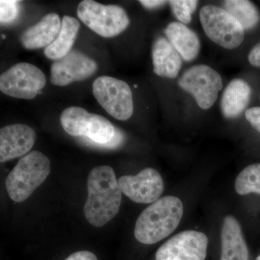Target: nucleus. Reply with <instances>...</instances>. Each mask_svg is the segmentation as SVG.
<instances>
[{"label": "nucleus", "instance_id": "obj_3", "mask_svg": "<svg viewBox=\"0 0 260 260\" xmlns=\"http://www.w3.org/2000/svg\"><path fill=\"white\" fill-rule=\"evenodd\" d=\"M50 174V160L44 153L34 150L19 160L8 174L6 189L10 198L16 203H22Z\"/></svg>", "mask_w": 260, "mask_h": 260}, {"label": "nucleus", "instance_id": "obj_22", "mask_svg": "<svg viewBox=\"0 0 260 260\" xmlns=\"http://www.w3.org/2000/svg\"><path fill=\"white\" fill-rule=\"evenodd\" d=\"M174 15L183 24L190 23L191 15L196 10L198 1L195 0H172L169 2Z\"/></svg>", "mask_w": 260, "mask_h": 260}, {"label": "nucleus", "instance_id": "obj_24", "mask_svg": "<svg viewBox=\"0 0 260 260\" xmlns=\"http://www.w3.org/2000/svg\"><path fill=\"white\" fill-rule=\"evenodd\" d=\"M245 116L251 126L260 133V107L248 109L246 111Z\"/></svg>", "mask_w": 260, "mask_h": 260}, {"label": "nucleus", "instance_id": "obj_7", "mask_svg": "<svg viewBox=\"0 0 260 260\" xmlns=\"http://www.w3.org/2000/svg\"><path fill=\"white\" fill-rule=\"evenodd\" d=\"M93 93L104 110L118 120H127L133 116V93L126 82L112 77H99L93 82Z\"/></svg>", "mask_w": 260, "mask_h": 260}, {"label": "nucleus", "instance_id": "obj_15", "mask_svg": "<svg viewBox=\"0 0 260 260\" xmlns=\"http://www.w3.org/2000/svg\"><path fill=\"white\" fill-rule=\"evenodd\" d=\"M220 260H249L242 228L234 217H225L221 229Z\"/></svg>", "mask_w": 260, "mask_h": 260}, {"label": "nucleus", "instance_id": "obj_18", "mask_svg": "<svg viewBox=\"0 0 260 260\" xmlns=\"http://www.w3.org/2000/svg\"><path fill=\"white\" fill-rule=\"evenodd\" d=\"M251 88L242 79H234L227 85L222 95L220 108L224 117L233 119L240 115L250 101Z\"/></svg>", "mask_w": 260, "mask_h": 260}, {"label": "nucleus", "instance_id": "obj_27", "mask_svg": "<svg viewBox=\"0 0 260 260\" xmlns=\"http://www.w3.org/2000/svg\"><path fill=\"white\" fill-rule=\"evenodd\" d=\"M167 3V2L160 1V0H142V1H140V4L144 6L145 8H148V9L159 8V7L162 6Z\"/></svg>", "mask_w": 260, "mask_h": 260}, {"label": "nucleus", "instance_id": "obj_4", "mask_svg": "<svg viewBox=\"0 0 260 260\" xmlns=\"http://www.w3.org/2000/svg\"><path fill=\"white\" fill-rule=\"evenodd\" d=\"M61 126L68 135L85 137L98 145L109 144L115 135L116 129L107 119L87 112L83 108L70 107L60 116Z\"/></svg>", "mask_w": 260, "mask_h": 260}, {"label": "nucleus", "instance_id": "obj_14", "mask_svg": "<svg viewBox=\"0 0 260 260\" xmlns=\"http://www.w3.org/2000/svg\"><path fill=\"white\" fill-rule=\"evenodd\" d=\"M61 26L59 15L49 13L20 35V44L28 50L47 48L55 41L60 32Z\"/></svg>", "mask_w": 260, "mask_h": 260}, {"label": "nucleus", "instance_id": "obj_2", "mask_svg": "<svg viewBox=\"0 0 260 260\" xmlns=\"http://www.w3.org/2000/svg\"><path fill=\"white\" fill-rule=\"evenodd\" d=\"M183 213L184 207L180 199L164 197L140 214L135 224V237L147 245L160 242L177 229Z\"/></svg>", "mask_w": 260, "mask_h": 260}, {"label": "nucleus", "instance_id": "obj_23", "mask_svg": "<svg viewBox=\"0 0 260 260\" xmlns=\"http://www.w3.org/2000/svg\"><path fill=\"white\" fill-rule=\"evenodd\" d=\"M20 2L14 0L0 1V21L1 23H10L14 21L20 12Z\"/></svg>", "mask_w": 260, "mask_h": 260}, {"label": "nucleus", "instance_id": "obj_16", "mask_svg": "<svg viewBox=\"0 0 260 260\" xmlns=\"http://www.w3.org/2000/svg\"><path fill=\"white\" fill-rule=\"evenodd\" d=\"M153 71L162 78L174 79L179 75L182 58L168 39L159 37L152 49Z\"/></svg>", "mask_w": 260, "mask_h": 260}, {"label": "nucleus", "instance_id": "obj_20", "mask_svg": "<svg viewBox=\"0 0 260 260\" xmlns=\"http://www.w3.org/2000/svg\"><path fill=\"white\" fill-rule=\"evenodd\" d=\"M224 10L234 17L245 30L254 28L260 20L255 5L248 0H226L223 2Z\"/></svg>", "mask_w": 260, "mask_h": 260}, {"label": "nucleus", "instance_id": "obj_19", "mask_svg": "<svg viewBox=\"0 0 260 260\" xmlns=\"http://www.w3.org/2000/svg\"><path fill=\"white\" fill-rule=\"evenodd\" d=\"M80 23L76 18L65 15L61 20L60 32L54 42L44 49V54L51 60H58L69 54L79 32Z\"/></svg>", "mask_w": 260, "mask_h": 260}, {"label": "nucleus", "instance_id": "obj_5", "mask_svg": "<svg viewBox=\"0 0 260 260\" xmlns=\"http://www.w3.org/2000/svg\"><path fill=\"white\" fill-rule=\"evenodd\" d=\"M78 18L89 28L104 38H112L126 30L129 18L125 10L115 5L84 0L77 10Z\"/></svg>", "mask_w": 260, "mask_h": 260}, {"label": "nucleus", "instance_id": "obj_25", "mask_svg": "<svg viewBox=\"0 0 260 260\" xmlns=\"http://www.w3.org/2000/svg\"><path fill=\"white\" fill-rule=\"evenodd\" d=\"M64 260H98L93 252L88 251H80L73 253Z\"/></svg>", "mask_w": 260, "mask_h": 260}, {"label": "nucleus", "instance_id": "obj_8", "mask_svg": "<svg viewBox=\"0 0 260 260\" xmlns=\"http://www.w3.org/2000/svg\"><path fill=\"white\" fill-rule=\"evenodd\" d=\"M178 84L183 90L191 94L198 105L204 110L213 107L219 91L223 88L220 74L205 64L194 65L186 70Z\"/></svg>", "mask_w": 260, "mask_h": 260}, {"label": "nucleus", "instance_id": "obj_28", "mask_svg": "<svg viewBox=\"0 0 260 260\" xmlns=\"http://www.w3.org/2000/svg\"><path fill=\"white\" fill-rule=\"evenodd\" d=\"M256 260H260V255L257 256V258H256Z\"/></svg>", "mask_w": 260, "mask_h": 260}, {"label": "nucleus", "instance_id": "obj_11", "mask_svg": "<svg viewBox=\"0 0 260 260\" xmlns=\"http://www.w3.org/2000/svg\"><path fill=\"white\" fill-rule=\"evenodd\" d=\"M97 69V63L93 59L81 51L72 50L51 64L50 81L56 86H66L88 79Z\"/></svg>", "mask_w": 260, "mask_h": 260}, {"label": "nucleus", "instance_id": "obj_6", "mask_svg": "<svg viewBox=\"0 0 260 260\" xmlns=\"http://www.w3.org/2000/svg\"><path fill=\"white\" fill-rule=\"evenodd\" d=\"M200 19L205 34L220 47L237 49L244 42V29L223 8L205 5L200 10Z\"/></svg>", "mask_w": 260, "mask_h": 260}, {"label": "nucleus", "instance_id": "obj_10", "mask_svg": "<svg viewBox=\"0 0 260 260\" xmlns=\"http://www.w3.org/2000/svg\"><path fill=\"white\" fill-rule=\"evenodd\" d=\"M208 238L204 233L187 230L164 243L155 254L156 260H205Z\"/></svg>", "mask_w": 260, "mask_h": 260}, {"label": "nucleus", "instance_id": "obj_13", "mask_svg": "<svg viewBox=\"0 0 260 260\" xmlns=\"http://www.w3.org/2000/svg\"><path fill=\"white\" fill-rule=\"evenodd\" d=\"M37 134L30 126L10 124L0 130V162L25 156L31 150Z\"/></svg>", "mask_w": 260, "mask_h": 260}, {"label": "nucleus", "instance_id": "obj_17", "mask_svg": "<svg viewBox=\"0 0 260 260\" xmlns=\"http://www.w3.org/2000/svg\"><path fill=\"white\" fill-rule=\"evenodd\" d=\"M168 40L186 61L194 60L199 54L200 42L196 32L179 22H172L164 30Z\"/></svg>", "mask_w": 260, "mask_h": 260}, {"label": "nucleus", "instance_id": "obj_1", "mask_svg": "<svg viewBox=\"0 0 260 260\" xmlns=\"http://www.w3.org/2000/svg\"><path fill=\"white\" fill-rule=\"evenodd\" d=\"M87 186L84 215L93 226H104L119 213L122 196L119 181L112 167L99 166L90 171Z\"/></svg>", "mask_w": 260, "mask_h": 260}, {"label": "nucleus", "instance_id": "obj_21", "mask_svg": "<svg viewBox=\"0 0 260 260\" xmlns=\"http://www.w3.org/2000/svg\"><path fill=\"white\" fill-rule=\"evenodd\" d=\"M235 189L240 195L260 194V164H251L241 172L236 179Z\"/></svg>", "mask_w": 260, "mask_h": 260}, {"label": "nucleus", "instance_id": "obj_9", "mask_svg": "<svg viewBox=\"0 0 260 260\" xmlns=\"http://www.w3.org/2000/svg\"><path fill=\"white\" fill-rule=\"evenodd\" d=\"M47 83L44 73L35 65L20 62L13 65L0 76V90L17 99H34Z\"/></svg>", "mask_w": 260, "mask_h": 260}, {"label": "nucleus", "instance_id": "obj_12", "mask_svg": "<svg viewBox=\"0 0 260 260\" xmlns=\"http://www.w3.org/2000/svg\"><path fill=\"white\" fill-rule=\"evenodd\" d=\"M123 194L137 203L149 204L159 200L164 190V182L158 171L143 169L135 176H124L119 179Z\"/></svg>", "mask_w": 260, "mask_h": 260}, {"label": "nucleus", "instance_id": "obj_26", "mask_svg": "<svg viewBox=\"0 0 260 260\" xmlns=\"http://www.w3.org/2000/svg\"><path fill=\"white\" fill-rule=\"evenodd\" d=\"M248 60L252 66L260 68V43L252 48L248 55Z\"/></svg>", "mask_w": 260, "mask_h": 260}]
</instances>
